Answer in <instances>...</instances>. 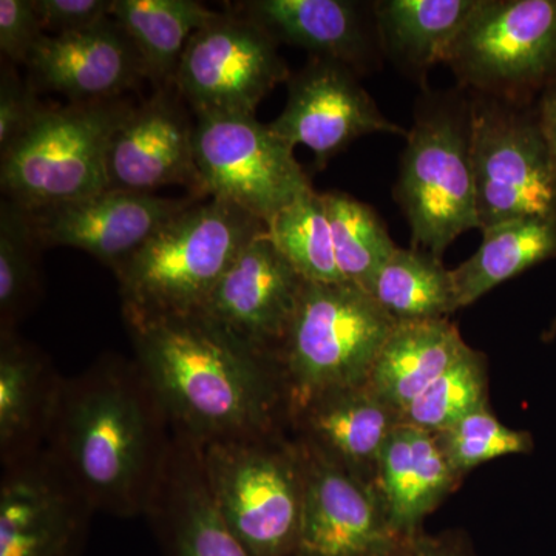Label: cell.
I'll return each mask as SVG.
<instances>
[{"label": "cell", "mask_w": 556, "mask_h": 556, "mask_svg": "<svg viewBox=\"0 0 556 556\" xmlns=\"http://www.w3.org/2000/svg\"><path fill=\"white\" fill-rule=\"evenodd\" d=\"M135 361L172 430L203 447L278 434L287 391L276 357L203 313L127 317Z\"/></svg>", "instance_id": "6da1fadb"}, {"label": "cell", "mask_w": 556, "mask_h": 556, "mask_svg": "<svg viewBox=\"0 0 556 556\" xmlns=\"http://www.w3.org/2000/svg\"><path fill=\"white\" fill-rule=\"evenodd\" d=\"M174 430L137 361L104 354L64 378L47 452L94 511L146 515Z\"/></svg>", "instance_id": "7a4b0ae2"}, {"label": "cell", "mask_w": 556, "mask_h": 556, "mask_svg": "<svg viewBox=\"0 0 556 556\" xmlns=\"http://www.w3.org/2000/svg\"><path fill=\"white\" fill-rule=\"evenodd\" d=\"M266 225L228 201L201 199L115 270L123 317L200 313L219 278Z\"/></svg>", "instance_id": "3957f363"}, {"label": "cell", "mask_w": 556, "mask_h": 556, "mask_svg": "<svg viewBox=\"0 0 556 556\" xmlns=\"http://www.w3.org/2000/svg\"><path fill=\"white\" fill-rule=\"evenodd\" d=\"M394 199L412 248L442 257L457 237L481 229L473 170V105L467 90L428 91L417 102Z\"/></svg>", "instance_id": "277c9868"}, {"label": "cell", "mask_w": 556, "mask_h": 556, "mask_svg": "<svg viewBox=\"0 0 556 556\" xmlns=\"http://www.w3.org/2000/svg\"><path fill=\"white\" fill-rule=\"evenodd\" d=\"M394 327L364 289L306 281L277 354L288 416L324 394L365 386Z\"/></svg>", "instance_id": "5b68a950"}, {"label": "cell", "mask_w": 556, "mask_h": 556, "mask_svg": "<svg viewBox=\"0 0 556 556\" xmlns=\"http://www.w3.org/2000/svg\"><path fill=\"white\" fill-rule=\"evenodd\" d=\"M200 456L215 506L241 543L257 556H294L305 493L300 445L273 434L203 445Z\"/></svg>", "instance_id": "8992f818"}, {"label": "cell", "mask_w": 556, "mask_h": 556, "mask_svg": "<svg viewBox=\"0 0 556 556\" xmlns=\"http://www.w3.org/2000/svg\"><path fill=\"white\" fill-rule=\"evenodd\" d=\"M131 109L121 98L47 105L24 138L0 156L3 195L33 211L108 189L110 142Z\"/></svg>", "instance_id": "52a82bcc"}, {"label": "cell", "mask_w": 556, "mask_h": 556, "mask_svg": "<svg viewBox=\"0 0 556 556\" xmlns=\"http://www.w3.org/2000/svg\"><path fill=\"white\" fill-rule=\"evenodd\" d=\"M445 64L460 89L529 104L556 78V0H478Z\"/></svg>", "instance_id": "ba28073f"}, {"label": "cell", "mask_w": 556, "mask_h": 556, "mask_svg": "<svg viewBox=\"0 0 556 556\" xmlns=\"http://www.w3.org/2000/svg\"><path fill=\"white\" fill-rule=\"evenodd\" d=\"M470 94L479 230L510 219H556V161L535 110Z\"/></svg>", "instance_id": "9c48e42d"}, {"label": "cell", "mask_w": 556, "mask_h": 556, "mask_svg": "<svg viewBox=\"0 0 556 556\" xmlns=\"http://www.w3.org/2000/svg\"><path fill=\"white\" fill-rule=\"evenodd\" d=\"M193 118L201 199L228 201L268 226L313 190L294 148L255 115L203 113Z\"/></svg>", "instance_id": "30bf717a"}, {"label": "cell", "mask_w": 556, "mask_h": 556, "mask_svg": "<svg viewBox=\"0 0 556 556\" xmlns=\"http://www.w3.org/2000/svg\"><path fill=\"white\" fill-rule=\"evenodd\" d=\"M277 47L252 22L219 13L190 38L179 61L175 89L192 115H255L260 102L291 78Z\"/></svg>", "instance_id": "8fae6325"}, {"label": "cell", "mask_w": 556, "mask_h": 556, "mask_svg": "<svg viewBox=\"0 0 556 556\" xmlns=\"http://www.w3.org/2000/svg\"><path fill=\"white\" fill-rule=\"evenodd\" d=\"M298 444L305 493L294 556H401L409 540L388 521L375 484Z\"/></svg>", "instance_id": "7c38bea8"}, {"label": "cell", "mask_w": 556, "mask_h": 556, "mask_svg": "<svg viewBox=\"0 0 556 556\" xmlns=\"http://www.w3.org/2000/svg\"><path fill=\"white\" fill-rule=\"evenodd\" d=\"M357 76L338 61L311 56L288 79L287 105L269 124L270 129L291 148L306 146L317 169H325L329 161L367 135L407 138L408 130L380 112Z\"/></svg>", "instance_id": "4fadbf2b"}, {"label": "cell", "mask_w": 556, "mask_h": 556, "mask_svg": "<svg viewBox=\"0 0 556 556\" xmlns=\"http://www.w3.org/2000/svg\"><path fill=\"white\" fill-rule=\"evenodd\" d=\"M2 468L0 556H79L97 511L49 452Z\"/></svg>", "instance_id": "5bb4252c"}, {"label": "cell", "mask_w": 556, "mask_h": 556, "mask_svg": "<svg viewBox=\"0 0 556 556\" xmlns=\"http://www.w3.org/2000/svg\"><path fill=\"white\" fill-rule=\"evenodd\" d=\"M199 200L105 189L27 212L40 248L80 249L115 273L166 223Z\"/></svg>", "instance_id": "9a60e30c"}, {"label": "cell", "mask_w": 556, "mask_h": 556, "mask_svg": "<svg viewBox=\"0 0 556 556\" xmlns=\"http://www.w3.org/2000/svg\"><path fill=\"white\" fill-rule=\"evenodd\" d=\"M305 283L266 230L233 260L200 313L241 342L277 358Z\"/></svg>", "instance_id": "2e32d148"}, {"label": "cell", "mask_w": 556, "mask_h": 556, "mask_svg": "<svg viewBox=\"0 0 556 556\" xmlns=\"http://www.w3.org/2000/svg\"><path fill=\"white\" fill-rule=\"evenodd\" d=\"M190 113L175 86L131 109L110 142L108 189L155 193L177 185L200 197L195 118Z\"/></svg>", "instance_id": "e0dca14e"}, {"label": "cell", "mask_w": 556, "mask_h": 556, "mask_svg": "<svg viewBox=\"0 0 556 556\" xmlns=\"http://www.w3.org/2000/svg\"><path fill=\"white\" fill-rule=\"evenodd\" d=\"M232 13L262 28L274 42L338 61L357 75L383 58L372 2L353 0H248Z\"/></svg>", "instance_id": "ac0fdd59"}, {"label": "cell", "mask_w": 556, "mask_h": 556, "mask_svg": "<svg viewBox=\"0 0 556 556\" xmlns=\"http://www.w3.org/2000/svg\"><path fill=\"white\" fill-rule=\"evenodd\" d=\"M27 67L35 89L70 102L116 100L144 79L137 49L112 17L87 30L43 36Z\"/></svg>", "instance_id": "d6986e66"}, {"label": "cell", "mask_w": 556, "mask_h": 556, "mask_svg": "<svg viewBox=\"0 0 556 556\" xmlns=\"http://www.w3.org/2000/svg\"><path fill=\"white\" fill-rule=\"evenodd\" d=\"M144 517L166 556H257L241 543L215 506L199 445L175 431Z\"/></svg>", "instance_id": "ffe728a7"}, {"label": "cell", "mask_w": 556, "mask_h": 556, "mask_svg": "<svg viewBox=\"0 0 556 556\" xmlns=\"http://www.w3.org/2000/svg\"><path fill=\"white\" fill-rule=\"evenodd\" d=\"M64 378L17 331H0V459L2 467L47 447Z\"/></svg>", "instance_id": "44dd1931"}, {"label": "cell", "mask_w": 556, "mask_h": 556, "mask_svg": "<svg viewBox=\"0 0 556 556\" xmlns=\"http://www.w3.org/2000/svg\"><path fill=\"white\" fill-rule=\"evenodd\" d=\"M375 478L388 521L413 540L463 477L450 466L438 434L401 422L380 453Z\"/></svg>", "instance_id": "7402d4cb"}, {"label": "cell", "mask_w": 556, "mask_h": 556, "mask_svg": "<svg viewBox=\"0 0 556 556\" xmlns=\"http://www.w3.org/2000/svg\"><path fill=\"white\" fill-rule=\"evenodd\" d=\"M291 419L305 434L300 442L364 479L368 473H375L388 438L401 424L396 409L376 396L367 386L316 397Z\"/></svg>", "instance_id": "603a6c76"}, {"label": "cell", "mask_w": 556, "mask_h": 556, "mask_svg": "<svg viewBox=\"0 0 556 556\" xmlns=\"http://www.w3.org/2000/svg\"><path fill=\"white\" fill-rule=\"evenodd\" d=\"M467 348L448 318L396 324L365 386L402 415Z\"/></svg>", "instance_id": "cb8c5ba5"}, {"label": "cell", "mask_w": 556, "mask_h": 556, "mask_svg": "<svg viewBox=\"0 0 556 556\" xmlns=\"http://www.w3.org/2000/svg\"><path fill=\"white\" fill-rule=\"evenodd\" d=\"M477 5L478 0L372 2L383 56L424 86L427 73L445 64Z\"/></svg>", "instance_id": "d4e9b609"}, {"label": "cell", "mask_w": 556, "mask_h": 556, "mask_svg": "<svg viewBox=\"0 0 556 556\" xmlns=\"http://www.w3.org/2000/svg\"><path fill=\"white\" fill-rule=\"evenodd\" d=\"M218 16V11L195 0H113L112 3V20L129 36L144 79L156 90L174 87L190 38Z\"/></svg>", "instance_id": "484cf974"}, {"label": "cell", "mask_w": 556, "mask_h": 556, "mask_svg": "<svg viewBox=\"0 0 556 556\" xmlns=\"http://www.w3.org/2000/svg\"><path fill=\"white\" fill-rule=\"evenodd\" d=\"M482 244L452 269L457 308H466L497 285L556 257V219L519 218L482 230Z\"/></svg>", "instance_id": "4316f807"}, {"label": "cell", "mask_w": 556, "mask_h": 556, "mask_svg": "<svg viewBox=\"0 0 556 556\" xmlns=\"http://www.w3.org/2000/svg\"><path fill=\"white\" fill-rule=\"evenodd\" d=\"M369 294L396 324L441 320L459 309L452 269L422 249L397 248Z\"/></svg>", "instance_id": "83f0119b"}, {"label": "cell", "mask_w": 556, "mask_h": 556, "mask_svg": "<svg viewBox=\"0 0 556 556\" xmlns=\"http://www.w3.org/2000/svg\"><path fill=\"white\" fill-rule=\"evenodd\" d=\"M324 199L340 274L346 283L369 294L376 277L396 252V243L368 204L338 190L324 192Z\"/></svg>", "instance_id": "f1b7e54d"}, {"label": "cell", "mask_w": 556, "mask_h": 556, "mask_svg": "<svg viewBox=\"0 0 556 556\" xmlns=\"http://www.w3.org/2000/svg\"><path fill=\"white\" fill-rule=\"evenodd\" d=\"M269 239L308 283H346L336 262L324 193H303L270 219Z\"/></svg>", "instance_id": "f546056e"}, {"label": "cell", "mask_w": 556, "mask_h": 556, "mask_svg": "<svg viewBox=\"0 0 556 556\" xmlns=\"http://www.w3.org/2000/svg\"><path fill=\"white\" fill-rule=\"evenodd\" d=\"M40 249L27 208L3 200L0 206V331H16L39 298Z\"/></svg>", "instance_id": "4dcf8cb0"}, {"label": "cell", "mask_w": 556, "mask_h": 556, "mask_svg": "<svg viewBox=\"0 0 556 556\" xmlns=\"http://www.w3.org/2000/svg\"><path fill=\"white\" fill-rule=\"evenodd\" d=\"M486 390L485 358L468 346L444 375L408 405L401 415V422L430 433H442L470 413L486 407Z\"/></svg>", "instance_id": "1f68e13d"}, {"label": "cell", "mask_w": 556, "mask_h": 556, "mask_svg": "<svg viewBox=\"0 0 556 556\" xmlns=\"http://www.w3.org/2000/svg\"><path fill=\"white\" fill-rule=\"evenodd\" d=\"M438 438L459 477L497 457L525 455L533 445L529 433L504 426L486 407L470 413Z\"/></svg>", "instance_id": "d6a6232c"}, {"label": "cell", "mask_w": 556, "mask_h": 556, "mask_svg": "<svg viewBox=\"0 0 556 556\" xmlns=\"http://www.w3.org/2000/svg\"><path fill=\"white\" fill-rule=\"evenodd\" d=\"M47 109L36 97L30 80L21 78L13 64L7 62L0 70V156L7 152L38 121Z\"/></svg>", "instance_id": "836d02e7"}, {"label": "cell", "mask_w": 556, "mask_h": 556, "mask_svg": "<svg viewBox=\"0 0 556 556\" xmlns=\"http://www.w3.org/2000/svg\"><path fill=\"white\" fill-rule=\"evenodd\" d=\"M35 0H0V51L10 64H25L46 36Z\"/></svg>", "instance_id": "e575fe53"}, {"label": "cell", "mask_w": 556, "mask_h": 556, "mask_svg": "<svg viewBox=\"0 0 556 556\" xmlns=\"http://www.w3.org/2000/svg\"><path fill=\"white\" fill-rule=\"evenodd\" d=\"M113 0H35L47 35L87 30L112 17Z\"/></svg>", "instance_id": "d590c367"}, {"label": "cell", "mask_w": 556, "mask_h": 556, "mask_svg": "<svg viewBox=\"0 0 556 556\" xmlns=\"http://www.w3.org/2000/svg\"><path fill=\"white\" fill-rule=\"evenodd\" d=\"M401 556H471L464 544L453 538L419 536L408 541Z\"/></svg>", "instance_id": "8d00e7d4"}, {"label": "cell", "mask_w": 556, "mask_h": 556, "mask_svg": "<svg viewBox=\"0 0 556 556\" xmlns=\"http://www.w3.org/2000/svg\"><path fill=\"white\" fill-rule=\"evenodd\" d=\"M535 112L541 134L546 139L552 156L556 161V78L552 79L541 91Z\"/></svg>", "instance_id": "74e56055"}]
</instances>
